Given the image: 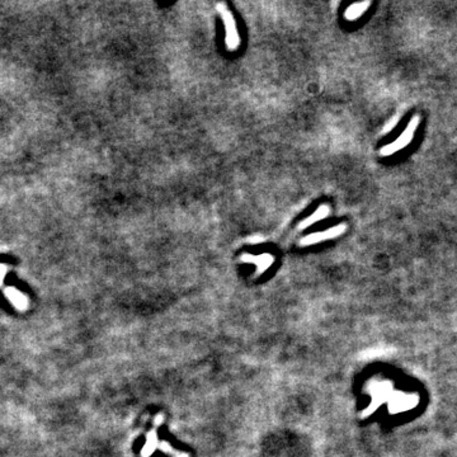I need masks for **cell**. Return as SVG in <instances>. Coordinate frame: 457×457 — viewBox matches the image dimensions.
Returning a JSON list of instances; mask_svg holds the SVG:
<instances>
[{"label": "cell", "instance_id": "6da1fadb", "mask_svg": "<svg viewBox=\"0 0 457 457\" xmlns=\"http://www.w3.org/2000/svg\"><path fill=\"white\" fill-rule=\"evenodd\" d=\"M419 121H420L419 116H414V117L410 120V122L408 123L405 130L403 131L402 135L399 136L394 142L386 145V146H384L383 149H381L380 151L381 157H390V155L395 154L399 150H402L404 149L405 146H408V145L410 144V141L413 140V136H414V132L417 131L418 126H419Z\"/></svg>", "mask_w": 457, "mask_h": 457}, {"label": "cell", "instance_id": "7a4b0ae2", "mask_svg": "<svg viewBox=\"0 0 457 457\" xmlns=\"http://www.w3.org/2000/svg\"><path fill=\"white\" fill-rule=\"evenodd\" d=\"M217 11L226 27V46L228 50H237L240 45V38L234 17H233L232 12L228 11L227 6L223 3L217 4Z\"/></svg>", "mask_w": 457, "mask_h": 457}, {"label": "cell", "instance_id": "3957f363", "mask_svg": "<svg viewBox=\"0 0 457 457\" xmlns=\"http://www.w3.org/2000/svg\"><path fill=\"white\" fill-rule=\"evenodd\" d=\"M346 230H347L346 223H339V225L334 226V227L329 228V230H325V232L314 233V234L308 235V237H305L302 240H301L300 244L302 245V247L317 244V243L323 242V240H328V239H332V238L339 237V235L343 234V233L346 232Z\"/></svg>", "mask_w": 457, "mask_h": 457}, {"label": "cell", "instance_id": "277c9868", "mask_svg": "<svg viewBox=\"0 0 457 457\" xmlns=\"http://www.w3.org/2000/svg\"><path fill=\"white\" fill-rule=\"evenodd\" d=\"M243 262H248V263H254L257 264V274L263 273L264 271L271 267V264L273 263L274 258L273 255L268 254V253H264V254L261 255H249V254H244L242 257Z\"/></svg>", "mask_w": 457, "mask_h": 457}, {"label": "cell", "instance_id": "5b68a950", "mask_svg": "<svg viewBox=\"0 0 457 457\" xmlns=\"http://www.w3.org/2000/svg\"><path fill=\"white\" fill-rule=\"evenodd\" d=\"M329 212H330V210H329V207H328V206H325V205L324 206H320V207L318 208V210L315 211V212H314L313 215L310 216V217L306 218V220H303V221H301V223H300V226H298V228H301V230H302V228H306V227H309V226L314 225V223L318 222V221H320V220H323V218L328 217Z\"/></svg>", "mask_w": 457, "mask_h": 457}, {"label": "cell", "instance_id": "8992f818", "mask_svg": "<svg viewBox=\"0 0 457 457\" xmlns=\"http://www.w3.org/2000/svg\"><path fill=\"white\" fill-rule=\"evenodd\" d=\"M158 427H159V425H155L154 429L150 431L149 434H147L146 443H145V447L142 448V451H141V457H149L150 454H151L153 452L158 448V444H159V442H158V437H157V428Z\"/></svg>", "mask_w": 457, "mask_h": 457}, {"label": "cell", "instance_id": "52a82bcc", "mask_svg": "<svg viewBox=\"0 0 457 457\" xmlns=\"http://www.w3.org/2000/svg\"><path fill=\"white\" fill-rule=\"evenodd\" d=\"M369 6H371V2H362V3L353 4V6H351L347 9L346 18L349 19V21H354V19L359 18L368 9Z\"/></svg>", "mask_w": 457, "mask_h": 457}, {"label": "cell", "instance_id": "ba28073f", "mask_svg": "<svg viewBox=\"0 0 457 457\" xmlns=\"http://www.w3.org/2000/svg\"><path fill=\"white\" fill-rule=\"evenodd\" d=\"M158 448H159L160 451L165 452V453L170 454L172 457H189L188 453H184V452H179V451H177V449H174L173 447L170 446L169 442H167V441L159 442V444H158Z\"/></svg>", "mask_w": 457, "mask_h": 457}, {"label": "cell", "instance_id": "9c48e42d", "mask_svg": "<svg viewBox=\"0 0 457 457\" xmlns=\"http://www.w3.org/2000/svg\"><path fill=\"white\" fill-rule=\"evenodd\" d=\"M398 122H399V116H395V117H394L393 120H390L388 123H386V126L384 127L383 132H381V133H383V135H385V133L390 132V131L393 130V128L395 127L396 125H398Z\"/></svg>", "mask_w": 457, "mask_h": 457}, {"label": "cell", "instance_id": "30bf717a", "mask_svg": "<svg viewBox=\"0 0 457 457\" xmlns=\"http://www.w3.org/2000/svg\"><path fill=\"white\" fill-rule=\"evenodd\" d=\"M3 277H4V267L0 266V281H2V278H3Z\"/></svg>", "mask_w": 457, "mask_h": 457}]
</instances>
